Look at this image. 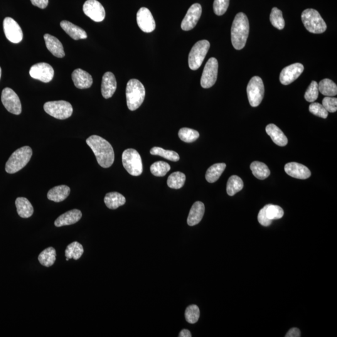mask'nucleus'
Here are the masks:
<instances>
[{"mask_svg":"<svg viewBox=\"0 0 337 337\" xmlns=\"http://www.w3.org/2000/svg\"><path fill=\"white\" fill-rule=\"evenodd\" d=\"M82 217V213L78 209H73L69 211L60 217L56 219L55 225L60 227L62 226L70 225L78 223Z\"/></svg>","mask_w":337,"mask_h":337,"instance_id":"4be33fe9","label":"nucleus"},{"mask_svg":"<svg viewBox=\"0 0 337 337\" xmlns=\"http://www.w3.org/2000/svg\"><path fill=\"white\" fill-rule=\"evenodd\" d=\"M17 213L22 218H30L34 213V209L30 202L26 198H18L15 201Z\"/></svg>","mask_w":337,"mask_h":337,"instance_id":"cd10ccee","label":"nucleus"},{"mask_svg":"<svg viewBox=\"0 0 337 337\" xmlns=\"http://www.w3.org/2000/svg\"><path fill=\"white\" fill-rule=\"evenodd\" d=\"M209 48L210 43L208 40L197 42L192 48L188 58L189 66L192 70H197L201 67Z\"/></svg>","mask_w":337,"mask_h":337,"instance_id":"0eeeda50","label":"nucleus"},{"mask_svg":"<svg viewBox=\"0 0 337 337\" xmlns=\"http://www.w3.org/2000/svg\"><path fill=\"white\" fill-rule=\"evenodd\" d=\"M1 69L0 68V78H1Z\"/></svg>","mask_w":337,"mask_h":337,"instance_id":"8fccbe9b","label":"nucleus"},{"mask_svg":"<svg viewBox=\"0 0 337 337\" xmlns=\"http://www.w3.org/2000/svg\"><path fill=\"white\" fill-rule=\"evenodd\" d=\"M309 111L312 114L317 115V116L324 118V119H326L328 117V112L325 109L323 105L319 103H312L309 106Z\"/></svg>","mask_w":337,"mask_h":337,"instance_id":"37998d69","label":"nucleus"},{"mask_svg":"<svg viewBox=\"0 0 337 337\" xmlns=\"http://www.w3.org/2000/svg\"><path fill=\"white\" fill-rule=\"evenodd\" d=\"M200 317V310L196 305H191L187 307L185 312L186 321L191 324H196Z\"/></svg>","mask_w":337,"mask_h":337,"instance_id":"a19ab883","label":"nucleus"},{"mask_svg":"<svg viewBox=\"0 0 337 337\" xmlns=\"http://www.w3.org/2000/svg\"><path fill=\"white\" fill-rule=\"evenodd\" d=\"M301 17L304 25L310 33L321 34L326 31V22L316 9H306L302 12Z\"/></svg>","mask_w":337,"mask_h":337,"instance_id":"39448f33","label":"nucleus"},{"mask_svg":"<svg viewBox=\"0 0 337 337\" xmlns=\"http://www.w3.org/2000/svg\"><path fill=\"white\" fill-rule=\"evenodd\" d=\"M87 143L94 152L101 166L108 168L112 166L114 161V152L109 142L102 137L93 135L87 139Z\"/></svg>","mask_w":337,"mask_h":337,"instance_id":"f257e3e1","label":"nucleus"},{"mask_svg":"<svg viewBox=\"0 0 337 337\" xmlns=\"http://www.w3.org/2000/svg\"><path fill=\"white\" fill-rule=\"evenodd\" d=\"M33 151L30 147L24 146L16 150L6 162L5 170L9 174H14L26 166L31 158Z\"/></svg>","mask_w":337,"mask_h":337,"instance_id":"20e7f679","label":"nucleus"},{"mask_svg":"<svg viewBox=\"0 0 337 337\" xmlns=\"http://www.w3.org/2000/svg\"><path fill=\"white\" fill-rule=\"evenodd\" d=\"M29 75L35 80L43 83H49L53 80L54 70L52 66L48 63H37L31 66Z\"/></svg>","mask_w":337,"mask_h":337,"instance_id":"ddd939ff","label":"nucleus"},{"mask_svg":"<svg viewBox=\"0 0 337 337\" xmlns=\"http://www.w3.org/2000/svg\"><path fill=\"white\" fill-rule=\"evenodd\" d=\"M319 93L318 83L315 81H312L308 89L307 90L306 93H305V99L306 100L307 102L314 103L318 98Z\"/></svg>","mask_w":337,"mask_h":337,"instance_id":"79ce46f5","label":"nucleus"},{"mask_svg":"<svg viewBox=\"0 0 337 337\" xmlns=\"http://www.w3.org/2000/svg\"><path fill=\"white\" fill-rule=\"evenodd\" d=\"M250 169L255 178L264 180L270 176V171L266 164L259 161L253 162L250 165Z\"/></svg>","mask_w":337,"mask_h":337,"instance_id":"7c9ffc66","label":"nucleus"},{"mask_svg":"<svg viewBox=\"0 0 337 337\" xmlns=\"http://www.w3.org/2000/svg\"><path fill=\"white\" fill-rule=\"evenodd\" d=\"M105 203L107 208L110 209H116L119 207L124 205L125 203V198L122 194L116 192H112L106 195Z\"/></svg>","mask_w":337,"mask_h":337,"instance_id":"c85d7f7f","label":"nucleus"},{"mask_svg":"<svg viewBox=\"0 0 337 337\" xmlns=\"http://www.w3.org/2000/svg\"><path fill=\"white\" fill-rule=\"evenodd\" d=\"M304 70V65L295 63L283 69L280 75V83L284 85H289L294 82L301 75Z\"/></svg>","mask_w":337,"mask_h":337,"instance_id":"dca6fc26","label":"nucleus"},{"mask_svg":"<svg viewBox=\"0 0 337 337\" xmlns=\"http://www.w3.org/2000/svg\"><path fill=\"white\" fill-rule=\"evenodd\" d=\"M117 88V82L114 74L107 72L103 76L102 93L105 99H109L114 94Z\"/></svg>","mask_w":337,"mask_h":337,"instance_id":"412c9836","label":"nucleus"},{"mask_svg":"<svg viewBox=\"0 0 337 337\" xmlns=\"http://www.w3.org/2000/svg\"><path fill=\"white\" fill-rule=\"evenodd\" d=\"M205 213V206L202 202H196L192 206L188 218L189 225L194 226L198 225L203 219Z\"/></svg>","mask_w":337,"mask_h":337,"instance_id":"393cba45","label":"nucleus"},{"mask_svg":"<svg viewBox=\"0 0 337 337\" xmlns=\"http://www.w3.org/2000/svg\"><path fill=\"white\" fill-rule=\"evenodd\" d=\"M179 337H191L192 335L191 332L188 331V330L184 329L183 331H181L179 335Z\"/></svg>","mask_w":337,"mask_h":337,"instance_id":"09e8293b","label":"nucleus"},{"mask_svg":"<svg viewBox=\"0 0 337 337\" xmlns=\"http://www.w3.org/2000/svg\"><path fill=\"white\" fill-rule=\"evenodd\" d=\"M264 85L261 78L254 76L248 83L247 93L251 107H257L261 103L264 96Z\"/></svg>","mask_w":337,"mask_h":337,"instance_id":"1a4fd4ad","label":"nucleus"},{"mask_svg":"<svg viewBox=\"0 0 337 337\" xmlns=\"http://www.w3.org/2000/svg\"><path fill=\"white\" fill-rule=\"evenodd\" d=\"M125 95L129 110L135 111L138 109L143 103L146 95L144 85L136 79H132L127 84Z\"/></svg>","mask_w":337,"mask_h":337,"instance_id":"7ed1b4c3","label":"nucleus"},{"mask_svg":"<svg viewBox=\"0 0 337 337\" xmlns=\"http://www.w3.org/2000/svg\"><path fill=\"white\" fill-rule=\"evenodd\" d=\"M46 48L51 54L57 58H63L65 55L63 46L60 41L56 37L51 34H46L44 35Z\"/></svg>","mask_w":337,"mask_h":337,"instance_id":"5701e85b","label":"nucleus"},{"mask_svg":"<svg viewBox=\"0 0 337 337\" xmlns=\"http://www.w3.org/2000/svg\"><path fill=\"white\" fill-rule=\"evenodd\" d=\"M3 29L6 38L13 43H19L23 38V31L18 23L10 17L3 21Z\"/></svg>","mask_w":337,"mask_h":337,"instance_id":"4468645a","label":"nucleus"},{"mask_svg":"<svg viewBox=\"0 0 337 337\" xmlns=\"http://www.w3.org/2000/svg\"><path fill=\"white\" fill-rule=\"evenodd\" d=\"M226 167L225 163H217L209 167L206 174V179L209 183H214L220 179Z\"/></svg>","mask_w":337,"mask_h":337,"instance_id":"c756f323","label":"nucleus"},{"mask_svg":"<svg viewBox=\"0 0 337 337\" xmlns=\"http://www.w3.org/2000/svg\"><path fill=\"white\" fill-rule=\"evenodd\" d=\"M270 20L273 26L279 29H283L285 27V21L283 18L282 12L274 7L272 9L270 15Z\"/></svg>","mask_w":337,"mask_h":337,"instance_id":"ea45409f","label":"nucleus"},{"mask_svg":"<svg viewBox=\"0 0 337 337\" xmlns=\"http://www.w3.org/2000/svg\"><path fill=\"white\" fill-rule=\"evenodd\" d=\"M229 0H215L214 2V11L218 16L223 15L227 11Z\"/></svg>","mask_w":337,"mask_h":337,"instance_id":"c03bdc74","label":"nucleus"},{"mask_svg":"<svg viewBox=\"0 0 337 337\" xmlns=\"http://www.w3.org/2000/svg\"><path fill=\"white\" fill-rule=\"evenodd\" d=\"M70 194V188L66 185H61L55 187L49 191L47 197L49 200L60 203L65 201Z\"/></svg>","mask_w":337,"mask_h":337,"instance_id":"bb28decb","label":"nucleus"},{"mask_svg":"<svg viewBox=\"0 0 337 337\" xmlns=\"http://www.w3.org/2000/svg\"><path fill=\"white\" fill-rule=\"evenodd\" d=\"M322 105L328 112H335L337 111V99L336 98L326 97L322 101Z\"/></svg>","mask_w":337,"mask_h":337,"instance_id":"a18cd8bd","label":"nucleus"},{"mask_svg":"<svg viewBox=\"0 0 337 337\" xmlns=\"http://www.w3.org/2000/svg\"><path fill=\"white\" fill-rule=\"evenodd\" d=\"M267 134L271 137L273 142L279 146H285L288 143V139L282 130L276 125L270 124L265 129Z\"/></svg>","mask_w":337,"mask_h":337,"instance_id":"a878e982","label":"nucleus"},{"mask_svg":"<svg viewBox=\"0 0 337 337\" xmlns=\"http://www.w3.org/2000/svg\"><path fill=\"white\" fill-rule=\"evenodd\" d=\"M122 161L123 166L127 173L134 176L141 175L143 171V167L141 157L136 150H125L122 155Z\"/></svg>","mask_w":337,"mask_h":337,"instance_id":"423d86ee","label":"nucleus"},{"mask_svg":"<svg viewBox=\"0 0 337 337\" xmlns=\"http://www.w3.org/2000/svg\"><path fill=\"white\" fill-rule=\"evenodd\" d=\"M318 85L320 93L326 97H332L337 95V86L330 79H324Z\"/></svg>","mask_w":337,"mask_h":337,"instance_id":"473e14b6","label":"nucleus"},{"mask_svg":"<svg viewBox=\"0 0 337 337\" xmlns=\"http://www.w3.org/2000/svg\"><path fill=\"white\" fill-rule=\"evenodd\" d=\"M249 33V23L244 13H238L233 19L231 28V41L235 50L244 48Z\"/></svg>","mask_w":337,"mask_h":337,"instance_id":"f03ea898","label":"nucleus"},{"mask_svg":"<svg viewBox=\"0 0 337 337\" xmlns=\"http://www.w3.org/2000/svg\"><path fill=\"white\" fill-rule=\"evenodd\" d=\"M83 11L86 15L96 22L103 21L105 18L104 7L97 0H87L84 4Z\"/></svg>","mask_w":337,"mask_h":337,"instance_id":"2eb2a0df","label":"nucleus"},{"mask_svg":"<svg viewBox=\"0 0 337 337\" xmlns=\"http://www.w3.org/2000/svg\"><path fill=\"white\" fill-rule=\"evenodd\" d=\"M1 102L9 112L15 115L21 114L22 108L20 100L11 88H6L1 93Z\"/></svg>","mask_w":337,"mask_h":337,"instance_id":"f8f14e48","label":"nucleus"},{"mask_svg":"<svg viewBox=\"0 0 337 337\" xmlns=\"http://www.w3.org/2000/svg\"><path fill=\"white\" fill-rule=\"evenodd\" d=\"M202 7L200 4H193L188 9V12L181 23V28L184 31H189L196 26L201 18Z\"/></svg>","mask_w":337,"mask_h":337,"instance_id":"f3484780","label":"nucleus"},{"mask_svg":"<svg viewBox=\"0 0 337 337\" xmlns=\"http://www.w3.org/2000/svg\"><path fill=\"white\" fill-rule=\"evenodd\" d=\"M44 110L47 114L58 119H68L73 112L72 106L65 101L46 103L44 105Z\"/></svg>","mask_w":337,"mask_h":337,"instance_id":"6e6552de","label":"nucleus"},{"mask_svg":"<svg viewBox=\"0 0 337 337\" xmlns=\"http://www.w3.org/2000/svg\"><path fill=\"white\" fill-rule=\"evenodd\" d=\"M72 80L75 87L81 90L90 88L93 83L92 75L81 69H77L73 71Z\"/></svg>","mask_w":337,"mask_h":337,"instance_id":"aec40b11","label":"nucleus"},{"mask_svg":"<svg viewBox=\"0 0 337 337\" xmlns=\"http://www.w3.org/2000/svg\"><path fill=\"white\" fill-rule=\"evenodd\" d=\"M284 170L288 175L299 179H307L311 176L308 167L297 162H289L285 165Z\"/></svg>","mask_w":337,"mask_h":337,"instance_id":"6ab92c4d","label":"nucleus"},{"mask_svg":"<svg viewBox=\"0 0 337 337\" xmlns=\"http://www.w3.org/2000/svg\"><path fill=\"white\" fill-rule=\"evenodd\" d=\"M151 172L154 176L163 177L166 175L171 169L170 165L164 161H157L152 164L151 166Z\"/></svg>","mask_w":337,"mask_h":337,"instance_id":"4c0bfd02","label":"nucleus"},{"mask_svg":"<svg viewBox=\"0 0 337 337\" xmlns=\"http://www.w3.org/2000/svg\"><path fill=\"white\" fill-rule=\"evenodd\" d=\"M33 5L41 9H45L47 7L49 0H31Z\"/></svg>","mask_w":337,"mask_h":337,"instance_id":"49530a36","label":"nucleus"},{"mask_svg":"<svg viewBox=\"0 0 337 337\" xmlns=\"http://www.w3.org/2000/svg\"><path fill=\"white\" fill-rule=\"evenodd\" d=\"M185 174L181 172L172 173L167 179V186L171 189H179L183 188L185 183Z\"/></svg>","mask_w":337,"mask_h":337,"instance_id":"f704fd0d","label":"nucleus"},{"mask_svg":"<svg viewBox=\"0 0 337 337\" xmlns=\"http://www.w3.org/2000/svg\"><path fill=\"white\" fill-rule=\"evenodd\" d=\"M84 253L83 245L78 242H73L68 245L65 250V256L69 259L78 260Z\"/></svg>","mask_w":337,"mask_h":337,"instance_id":"c9c22d12","label":"nucleus"},{"mask_svg":"<svg viewBox=\"0 0 337 337\" xmlns=\"http://www.w3.org/2000/svg\"><path fill=\"white\" fill-rule=\"evenodd\" d=\"M137 23L145 33H151L156 28L153 16L149 9L142 7L137 13Z\"/></svg>","mask_w":337,"mask_h":337,"instance_id":"a211bd4d","label":"nucleus"},{"mask_svg":"<svg viewBox=\"0 0 337 337\" xmlns=\"http://www.w3.org/2000/svg\"><path fill=\"white\" fill-rule=\"evenodd\" d=\"M178 135L179 138L187 143H191L196 141L199 137L198 131L188 127H183L179 130Z\"/></svg>","mask_w":337,"mask_h":337,"instance_id":"58836bf2","label":"nucleus"},{"mask_svg":"<svg viewBox=\"0 0 337 337\" xmlns=\"http://www.w3.org/2000/svg\"><path fill=\"white\" fill-rule=\"evenodd\" d=\"M301 331L299 329L292 328L287 332L285 337H300L301 336Z\"/></svg>","mask_w":337,"mask_h":337,"instance_id":"de8ad7c7","label":"nucleus"},{"mask_svg":"<svg viewBox=\"0 0 337 337\" xmlns=\"http://www.w3.org/2000/svg\"><path fill=\"white\" fill-rule=\"evenodd\" d=\"M218 61L215 58H211L206 63L201 80V87L210 88L215 85L218 75Z\"/></svg>","mask_w":337,"mask_h":337,"instance_id":"9d476101","label":"nucleus"},{"mask_svg":"<svg viewBox=\"0 0 337 337\" xmlns=\"http://www.w3.org/2000/svg\"><path fill=\"white\" fill-rule=\"evenodd\" d=\"M60 26L61 28L75 40L87 38V32L70 21H62L61 22Z\"/></svg>","mask_w":337,"mask_h":337,"instance_id":"b1692460","label":"nucleus"},{"mask_svg":"<svg viewBox=\"0 0 337 337\" xmlns=\"http://www.w3.org/2000/svg\"><path fill=\"white\" fill-rule=\"evenodd\" d=\"M243 188L242 179L237 176H232L228 179L227 184V193L228 196H233Z\"/></svg>","mask_w":337,"mask_h":337,"instance_id":"72a5a7b5","label":"nucleus"},{"mask_svg":"<svg viewBox=\"0 0 337 337\" xmlns=\"http://www.w3.org/2000/svg\"><path fill=\"white\" fill-rule=\"evenodd\" d=\"M56 252L53 247H48L44 250L39 255L38 260L43 266L50 267L55 264L56 261Z\"/></svg>","mask_w":337,"mask_h":337,"instance_id":"2f4dec72","label":"nucleus"},{"mask_svg":"<svg viewBox=\"0 0 337 337\" xmlns=\"http://www.w3.org/2000/svg\"><path fill=\"white\" fill-rule=\"evenodd\" d=\"M284 215V211L280 206L268 204L260 211L258 221L262 225L267 227L271 225L273 220H280Z\"/></svg>","mask_w":337,"mask_h":337,"instance_id":"9b49d317","label":"nucleus"},{"mask_svg":"<svg viewBox=\"0 0 337 337\" xmlns=\"http://www.w3.org/2000/svg\"><path fill=\"white\" fill-rule=\"evenodd\" d=\"M150 153L152 155H157V156H161L164 158L169 161L177 162L178 161L180 157L176 152L174 151H169V150H165L159 147H154L150 151Z\"/></svg>","mask_w":337,"mask_h":337,"instance_id":"e433bc0d","label":"nucleus"}]
</instances>
